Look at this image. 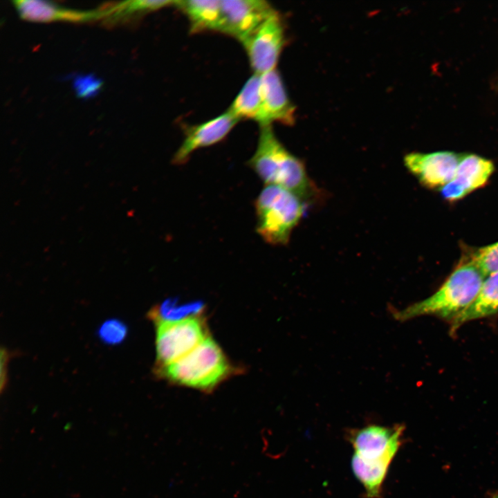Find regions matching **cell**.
<instances>
[{
    "mask_svg": "<svg viewBox=\"0 0 498 498\" xmlns=\"http://www.w3.org/2000/svg\"><path fill=\"white\" fill-rule=\"evenodd\" d=\"M260 126L271 125L274 122L292 125L295 122V107L276 68L260 75Z\"/></svg>",
    "mask_w": 498,
    "mask_h": 498,
    "instance_id": "obj_12",
    "label": "cell"
},
{
    "mask_svg": "<svg viewBox=\"0 0 498 498\" xmlns=\"http://www.w3.org/2000/svg\"><path fill=\"white\" fill-rule=\"evenodd\" d=\"M228 109L240 120L250 118L259 122L261 113L260 75L255 73L246 81Z\"/></svg>",
    "mask_w": 498,
    "mask_h": 498,
    "instance_id": "obj_18",
    "label": "cell"
},
{
    "mask_svg": "<svg viewBox=\"0 0 498 498\" xmlns=\"http://www.w3.org/2000/svg\"><path fill=\"white\" fill-rule=\"evenodd\" d=\"M12 3L21 18L31 21L84 22L102 18L99 8L85 11L68 9L42 0H14Z\"/></svg>",
    "mask_w": 498,
    "mask_h": 498,
    "instance_id": "obj_13",
    "label": "cell"
},
{
    "mask_svg": "<svg viewBox=\"0 0 498 498\" xmlns=\"http://www.w3.org/2000/svg\"><path fill=\"white\" fill-rule=\"evenodd\" d=\"M100 338L107 344H116L120 343L126 338L127 328L121 321L109 320L105 321L98 331Z\"/></svg>",
    "mask_w": 498,
    "mask_h": 498,
    "instance_id": "obj_21",
    "label": "cell"
},
{
    "mask_svg": "<svg viewBox=\"0 0 498 498\" xmlns=\"http://www.w3.org/2000/svg\"><path fill=\"white\" fill-rule=\"evenodd\" d=\"M219 31L239 41L251 34L276 12L263 0H221Z\"/></svg>",
    "mask_w": 498,
    "mask_h": 498,
    "instance_id": "obj_8",
    "label": "cell"
},
{
    "mask_svg": "<svg viewBox=\"0 0 498 498\" xmlns=\"http://www.w3.org/2000/svg\"><path fill=\"white\" fill-rule=\"evenodd\" d=\"M74 84L78 95L86 97L95 93L100 87L101 83L99 80L86 76L77 78Z\"/></svg>",
    "mask_w": 498,
    "mask_h": 498,
    "instance_id": "obj_22",
    "label": "cell"
},
{
    "mask_svg": "<svg viewBox=\"0 0 498 498\" xmlns=\"http://www.w3.org/2000/svg\"><path fill=\"white\" fill-rule=\"evenodd\" d=\"M495 498H498V496H497Z\"/></svg>",
    "mask_w": 498,
    "mask_h": 498,
    "instance_id": "obj_24",
    "label": "cell"
},
{
    "mask_svg": "<svg viewBox=\"0 0 498 498\" xmlns=\"http://www.w3.org/2000/svg\"><path fill=\"white\" fill-rule=\"evenodd\" d=\"M485 278L471 261H463L432 295L403 309H392V315L398 321L432 315L451 322L472 303Z\"/></svg>",
    "mask_w": 498,
    "mask_h": 498,
    "instance_id": "obj_2",
    "label": "cell"
},
{
    "mask_svg": "<svg viewBox=\"0 0 498 498\" xmlns=\"http://www.w3.org/2000/svg\"><path fill=\"white\" fill-rule=\"evenodd\" d=\"M392 460L366 459L353 453L351 465L356 478L363 485L367 498H380L382 487Z\"/></svg>",
    "mask_w": 498,
    "mask_h": 498,
    "instance_id": "obj_16",
    "label": "cell"
},
{
    "mask_svg": "<svg viewBox=\"0 0 498 498\" xmlns=\"http://www.w3.org/2000/svg\"><path fill=\"white\" fill-rule=\"evenodd\" d=\"M461 156L448 151L412 152L404 164L423 186L441 190L454 178Z\"/></svg>",
    "mask_w": 498,
    "mask_h": 498,
    "instance_id": "obj_9",
    "label": "cell"
},
{
    "mask_svg": "<svg viewBox=\"0 0 498 498\" xmlns=\"http://www.w3.org/2000/svg\"><path fill=\"white\" fill-rule=\"evenodd\" d=\"M240 120L228 109L207 122L187 127L185 138L174 154L172 163L176 165H183L196 150L219 142Z\"/></svg>",
    "mask_w": 498,
    "mask_h": 498,
    "instance_id": "obj_10",
    "label": "cell"
},
{
    "mask_svg": "<svg viewBox=\"0 0 498 498\" xmlns=\"http://www.w3.org/2000/svg\"><path fill=\"white\" fill-rule=\"evenodd\" d=\"M284 40L282 21L276 11L241 41L255 73L261 75L275 69Z\"/></svg>",
    "mask_w": 498,
    "mask_h": 498,
    "instance_id": "obj_6",
    "label": "cell"
},
{
    "mask_svg": "<svg viewBox=\"0 0 498 498\" xmlns=\"http://www.w3.org/2000/svg\"><path fill=\"white\" fill-rule=\"evenodd\" d=\"M248 165L265 185L291 191L308 205L320 201L323 196L304 163L278 140L271 125L260 126L257 146Z\"/></svg>",
    "mask_w": 498,
    "mask_h": 498,
    "instance_id": "obj_1",
    "label": "cell"
},
{
    "mask_svg": "<svg viewBox=\"0 0 498 498\" xmlns=\"http://www.w3.org/2000/svg\"><path fill=\"white\" fill-rule=\"evenodd\" d=\"M405 426L369 425L348 432L347 438L354 454L366 459L393 460L401 446Z\"/></svg>",
    "mask_w": 498,
    "mask_h": 498,
    "instance_id": "obj_7",
    "label": "cell"
},
{
    "mask_svg": "<svg viewBox=\"0 0 498 498\" xmlns=\"http://www.w3.org/2000/svg\"><path fill=\"white\" fill-rule=\"evenodd\" d=\"M155 371L169 382L203 391H212L235 371L210 336L183 358Z\"/></svg>",
    "mask_w": 498,
    "mask_h": 498,
    "instance_id": "obj_3",
    "label": "cell"
},
{
    "mask_svg": "<svg viewBox=\"0 0 498 498\" xmlns=\"http://www.w3.org/2000/svg\"><path fill=\"white\" fill-rule=\"evenodd\" d=\"M8 360V353L5 349L1 351V389H3L6 382V367Z\"/></svg>",
    "mask_w": 498,
    "mask_h": 498,
    "instance_id": "obj_23",
    "label": "cell"
},
{
    "mask_svg": "<svg viewBox=\"0 0 498 498\" xmlns=\"http://www.w3.org/2000/svg\"><path fill=\"white\" fill-rule=\"evenodd\" d=\"M203 308L204 304L199 301L180 303L177 299H168L151 308L149 316L155 324L171 322L201 315Z\"/></svg>",
    "mask_w": 498,
    "mask_h": 498,
    "instance_id": "obj_19",
    "label": "cell"
},
{
    "mask_svg": "<svg viewBox=\"0 0 498 498\" xmlns=\"http://www.w3.org/2000/svg\"><path fill=\"white\" fill-rule=\"evenodd\" d=\"M308 205L302 198L291 191L265 185L255 201L257 234L270 245H287Z\"/></svg>",
    "mask_w": 498,
    "mask_h": 498,
    "instance_id": "obj_4",
    "label": "cell"
},
{
    "mask_svg": "<svg viewBox=\"0 0 498 498\" xmlns=\"http://www.w3.org/2000/svg\"><path fill=\"white\" fill-rule=\"evenodd\" d=\"M175 4L176 1L169 0H132L113 3L99 8L102 13L101 19L113 24Z\"/></svg>",
    "mask_w": 498,
    "mask_h": 498,
    "instance_id": "obj_17",
    "label": "cell"
},
{
    "mask_svg": "<svg viewBox=\"0 0 498 498\" xmlns=\"http://www.w3.org/2000/svg\"><path fill=\"white\" fill-rule=\"evenodd\" d=\"M156 368L183 358L210 337L203 315L180 321L156 324Z\"/></svg>",
    "mask_w": 498,
    "mask_h": 498,
    "instance_id": "obj_5",
    "label": "cell"
},
{
    "mask_svg": "<svg viewBox=\"0 0 498 498\" xmlns=\"http://www.w3.org/2000/svg\"><path fill=\"white\" fill-rule=\"evenodd\" d=\"M497 314L498 272H496L486 277L472 303L450 322V333L454 334L468 322Z\"/></svg>",
    "mask_w": 498,
    "mask_h": 498,
    "instance_id": "obj_14",
    "label": "cell"
},
{
    "mask_svg": "<svg viewBox=\"0 0 498 498\" xmlns=\"http://www.w3.org/2000/svg\"><path fill=\"white\" fill-rule=\"evenodd\" d=\"M175 6L187 15L192 32L219 31L221 8V0L176 1Z\"/></svg>",
    "mask_w": 498,
    "mask_h": 498,
    "instance_id": "obj_15",
    "label": "cell"
},
{
    "mask_svg": "<svg viewBox=\"0 0 498 498\" xmlns=\"http://www.w3.org/2000/svg\"><path fill=\"white\" fill-rule=\"evenodd\" d=\"M493 171L491 160L476 154L463 155L454 178L440 190L441 196L450 202L462 199L483 187Z\"/></svg>",
    "mask_w": 498,
    "mask_h": 498,
    "instance_id": "obj_11",
    "label": "cell"
},
{
    "mask_svg": "<svg viewBox=\"0 0 498 498\" xmlns=\"http://www.w3.org/2000/svg\"><path fill=\"white\" fill-rule=\"evenodd\" d=\"M470 261L485 277L498 272V241L476 250Z\"/></svg>",
    "mask_w": 498,
    "mask_h": 498,
    "instance_id": "obj_20",
    "label": "cell"
}]
</instances>
